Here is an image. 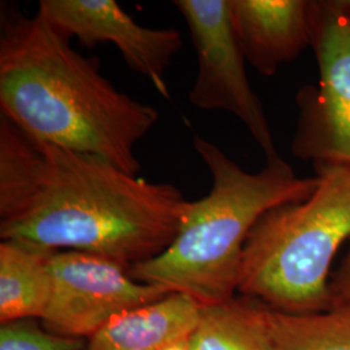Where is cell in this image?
<instances>
[{"label":"cell","instance_id":"5bb4252c","mask_svg":"<svg viewBox=\"0 0 350 350\" xmlns=\"http://www.w3.org/2000/svg\"><path fill=\"white\" fill-rule=\"evenodd\" d=\"M82 338L53 335L38 325L36 319L20 321L0 328V350H79Z\"/></svg>","mask_w":350,"mask_h":350},{"label":"cell","instance_id":"8fae6325","mask_svg":"<svg viewBox=\"0 0 350 350\" xmlns=\"http://www.w3.org/2000/svg\"><path fill=\"white\" fill-rule=\"evenodd\" d=\"M20 241L0 243V323L42 319L51 293V256Z\"/></svg>","mask_w":350,"mask_h":350},{"label":"cell","instance_id":"8992f818","mask_svg":"<svg viewBox=\"0 0 350 350\" xmlns=\"http://www.w3.org/2000/svg\"><path fill=\"white\" fill-rule=\"evenodd\" d=\"M198 52V75L188 94L202 111L231 113L247 126L266 156L280 159L262 104L250 86L245 59L234 34L228 0H174Z\"/></svg>","mask_w":350,"mask_h":350},{"label":"cell","instance_id":"2e32d148","mask_svg":"<svg viewBox=\"0 0 350 350\" xmlns=\"http://www.w3.org/2000/svg\"><path fill=\"white\" fill-rule=\"evenodd\" d=\"M182 338L179 341H175L172 345L166 347L163 350H192V348H191V338Z\"/></svg>","mask_w":350,"mask_h":350},{"label":"cell","instance_id":"5b68a950","mask_svg":"<svg viewBox=\"0 0 350 350\" xmlns=\"http://www.w3.org/2000/svg\"><path fill=\"white\" fill-rule=\"evenodd\" d=\"M317 85L301 88L292 154L315 165L350 166V1H313Z\"/></svg>","mask_w":350,"mask_h":350},{"label":"cell","instance_id":"30bf717a","mask_svg":"<svg viewBox=\"0 0 350 350\" xmlns=\"http://www.w3.org/2000/svg\"><path fill=\"white\" fill-rule=\"evenodd\" d=\"M201 310L200 304L186 295L169 293L113 318L79 350H163L193 334Z\"/></svg>","mask_w":350,"mask_h":350},{"label":"cell","instance_id":"4fadbf2b","mask_svg":"<svg viewBox=\"0 0 350 350\" xmlns=\"http://www.w3.org/2000/svg\"><path fill=\"white\" fill-rule=\"evenodd\" d=\"M270 321L283 350H350V304L314 314L270 309Z\"/></svg>","mask_w":350,"mask_h":350},{"label":"cell","instance_id":"7a4b0ae2","mask_svg":"<svg viewBox=\"0 0 350 350\" xmlns=\"http://www.w3.org/2000/svg\"><path fill=\"white\" fill-rule=\"evenodd\" d=\"M99 65L77 52L40 13L30 17L1 5V116L39 142L100 157L138 176L137 144L160 116L114 88Z\"/></svg>","mask_w":350,"mask_h":350},{"label":"cell","instance_id":"52a82bcc","mask_svg":"<svg viewBox=\"0 0 350 350\" xmlns=\"http://www.w3.org/2000/svg\"><path fill=\"white\" fill-rule=\"evenodd\" d=\"M50 273V300L40 321L64 338L86 340L113 318L170 293L133 279L121 263L77 250H56Z\"/></svg>","mask_w":350,"mask_h":350},{"label":"cell","instance_id":"3957f363","mask_svg":"<svg viewBox=\"0 0 350 350\" xmlns=\"http://www.w3.org/2000/svg\"><path fill=\"white\" fill-rule=\"evenodd\" d=\"M193 147L212 175L209 193L188 202L167 250L129 273L138 282L186 295L205 308L237 296L244 245L257 221L275 206L308 199L318 178L296 176L282 157L257 173L245 172L199 135L193 137Z\"/></svg>","mask_w":350,"mask_h":350},{"label":"cell","instance_id":"9a60e30c","mask_svg":"<svg viewBox=\"0 0 350 350\" xmlns=\"http://www.w3.org/2000/svg\"><path fill=\"white\" fill-rule=\"evenodd\" d=\"M349 248L340 263L338 270H335L329 278V297L331 308L350 304V241Z\"/></svg>","mask_w":350,"mask_h":350},{"label":"cell","instance_id":"9c48e42d","mask_svg":"<svg viewBox=\"0 0 350 350\" xmlns=\"http://www.w3.org/2000/svg\"><path fill=\"white\" fill-rule=\"evenodd\" d=\"M228 10L243 56L260 75H275L312 47L310 0H228Z\"/></svg>","mask_w":350,"mask_h":350},{"label":"cell","instance_id":"7c38bea8","mask_svg":"<svg viewBox=\"0 0 350 350\" xmlns=\"http://www.w3.org/2000/svg\"><path fill=\"white\" fill-rule=\"evenodd\" d=\"M192 350H283L270 321V308L244 295L205 306L191 335Z\"/></svg>","mask_w":350,"mask_h":350},{"label":"cell","instance_id":"ba28073f","mask_svg":"<svg viewBox=\"0 0 350 350\" xmlns=\"http://www.w3.org/2000/svg\"><path fill=\"white\" fill-rule=\"evenodd\" d=\"M38 12L64 38L75 37L85 47L112 43L131 70L170 98L165 75L183 46L178 30L139 25L113 0H40Z\"/></svg>","mask_w":350,"mask_h":350},{"label":"cell","instance_id":"277c9868","mask_svg":"<svg viewBox=\"0 0 350 350\" xmlns=\"http://www.w3.org/2000/svg\"><path fill=\"white\" fill-rule=\"evenodd\" d=\"M315 170L313 193L265 213L244 245L238 293L278 313L328 310L331 265L350 241V166Z\"/></svg>","mask_w":350,"mask_h":350},{"label":"cell","instance_id":"6da1fadb","mask_svg":"<svg viewBox=\"0 0 350 350\" xmlns=\"http://www.w3.org/2000/svg\"><path fill=\"white\" fill-rule=\"evenodd\" d=\"M188 202L170 183L39 142L0 117L1 240L90 253L130 270L170 247Z\"/></svg>","mask_w":350,"mask_h":350}]
</instances>
